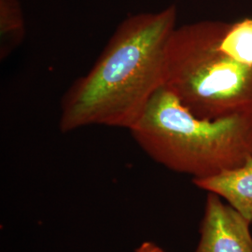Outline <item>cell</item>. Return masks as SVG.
<instances>
[{"instance_id":"obj_2","label":"cell","mask_w":252,"mask_h":252,"mask_svg":"<svg viewBox=\"0 0 252 252\" xmlns=\"http://www.w3.org/2000/svg\"><path fill=\"white\" fill-rule=\"evenodd\" d=\"M164 86L197 117L252 114V18L176 27Z\"/></svg>"},{"instance_id":"obj_6","label":"cell","mask_w":252,"mask_h":252,"mask_svg":"<svg viewBox=\"0 0 252 252\" xmlns=\"http://www.w3.org/2000/svg\"><path fill=\"white\" fill-rule=\"evenodd\" d=\"M27 28L19 0H0V59L6 60L24 42Z\"/></svg>"},{"instance_id":"obj_7","label":"cell","mask_w":252,"mask_h":252,"mask_svg":"<svg viewBox=\"0 0 252 252\" xmlns=\"http://www.w3.org/2000/svg\"><path fill=\"white\" fill-rule=\"evenodd\" d=\"M135 252H164L160 247L152 242H145L141 244Z\"/></svg>"},{"instance_id":"obj_3","label":"cell","mask_w":252,"mask_h":252,"mask_svg":"<svg viewBox=\"0 0 252 252\" xmlns=\"http://www.w3.org/2000/svg\"><path fill=\"white\" fill-rule=\"evenodd\" d=\"M129 131L155 162L193 180L237 168L252 157V114L197 117L164 85Z\"/></svg>"},{"instance_id":"obj_5","label":"cell","mask_w":252,"mask_h":252,"mask_svg":"<svg viewBox=\"0 0 252 252\" xmlns=\"http://www.w3.org/2000/svg\"><path fill=\"white\" fill-rule=\"evenodd\" d=\"M192 181L199 188L226 199L252 223V157L237 168Z\"/></svg>"},{"instance_id":"obj_4","label":"cell","mask_w":252,"mask_h":252,"mask_svg":"<svg viewBox=\"0 0 252 252\" xmlns=\"http://www.w3.org/2000/svg\"><path fill=\"white\" fill-rule=\"evenodd\" d=\"M251 221L220 196L208 192L195 252H252Z\"/></svg>"},{"instance_id":"obj_1","label":"cell","mask_w":252,"mask_h":252,"mask_svg":"<svg viewBox=\"0 0 252 252\" xmlns=\"http://www.w3.org/2000/svg\"><path fill=\"white\" fill-rule=\"evenodd\" d=\"M177 18L178 9L171 5L124 19L89 72L63 94L60 130L135 126L164 85L166 51Z\"/></svg>"}]
</instances>
